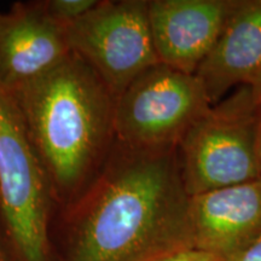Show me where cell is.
Instances as JSON below:
<instances>
[{"mask_svg": "<svg viewBox=\"0 0 261 261\" xmlns=\"http://www.w3.org/2000/svg\"><path fill=\"white\" fill-rule=\"evenodd\" d=\"M177 149L140 150L115 140L73 200L63 261H156L194 248Z\"/></svg>", "mask_w": 261, "mask_h": 261, "instance_id": "obj_1", "label": "cell"}, {"mask_svg": "<svg viewBox=\"0 0 261 261\" xmlns=\"http://www.w3.org/2000/svg\"><path fill=\"white\" fill-rule=\"evenodd\" d=\"M11 93L52 196L63 200L79 196L115 144L112 93L74 52L55 69Z\"/></svg>", "mask_w": 261, "mask_h": 261, "instance_id": "obj_2", "label": "cell"}, {"mask_svg": "<svg viewBox=\"0 0 261 261\" xmlns=\"http://www.w3.org/2000/svg\"><path fill=\"white\" fill-rule=\"evenodd\" d=\"M261 103L237 87L190 127L177 152L185 191L195 196L261 178Z\"/></svg>", "mask_w": 261, "mask_h": 261, "instance_id": "obj_3", "label": "cell"}, {"mask_svg": "<svg viewBox=\"0 0 261 261\" xmlns=\"http://www.w3.org/2000/svg\"><path fill=\"white\" fill-rule=\"evenodd\" d=\"M51 189L15 97L0 84V211L21 261H47Z\"/></svg>", "mask_w": 261, "mask_h": 261, "instance_id": "obj_4", "label": "cell"}, {"mask_svg": "<svg viewBox=\"0 0 261 261\" xmlns=\"http://www.w3.org/2000/svg\"><path fill=\"white\" fill-rule=\"evenodd\" d=\"M211 106L195 74L159 63L140 74L116 98L115 139L133 149H177Z\"/></svg>", "mask_w": 261, "mask_h": 261, "instance_id": "obj_5", "label": "cell"}, {"mask_svg": "<svg viewBox=\"0 0 261 261\" xmlns=\"http://www.w3.org/2000/svg\"><path fill=\"white\" fill-rule=\"evenodd\" d=\"M148 6V0L98 2L65 27L70 51L92 68L115 100L140 74L161 63Z\"/></svg>", "mask_w": 261, "mask_h": 261, "instance_id": "obj_6", "label": "cell"}, {"mask_svg": "<svg viewBox=\"0 0 261 261\" xmlns=\"http://www.w3.org/2000/svg\"><path fill=\"white\" fill-rule=\"evenodd\" d=\"M237 0H150L149 23L161 63L195 74L210 55Z\"/></svg>", "mask_w": 261, "mask_h": 261, "instance_id": "obj_7", "label": "cell"}, {"mask_svg": "<svg viewBox=\"0 0 261 261\" xmlns=\"http://www.w3.org/2000/svg\"><path fill=\"white\" fill-rule=\"evenodd\" d=\"M70 54L65 27L41 4H19L0 15V84L10 92L55 69Z\"/></svg>", "mask_w": 261, "mask_h": 261, "instance_id": "obj_8", "label": "cell"}, {"mask_svg": "<svg viewBox=\"0 0 261 261\" xmlns=\"http://www.w3.org/2000/svg\"><path fill=\"white\" fill-rule=\"evenodd\" d=\"M192 244L223 261L261 232V178L190 196Z\"/></svg>", "mask_w": 261, "mask_h": 261, "instance_id": "obj_9", "label": "cell"}, {"mask_svg": "<svg viewBox=\"0 0 261 261\" xmlns=\"http://www.w3.org/2000/svg\"><path fill=\"white\" fill-rule=\"evenodd\" d=\"M261 73V0H237L205 60L195 75L212 106Z\"/></svg>", "mask_w": 261, "mask_h": 261, "instance_id": "obj_10", "label": "cell"}, {"mask_svg": "<svg viewBox=\"0 0 261 261\" xmlns=\"http://www.w3.org/2000/svg\"><path fill=\"white\" fill-rule=\"evenodd\" d=\"M97 4L98 0H51L42 6L55 21L67 27L84 17Z\"/></svg>", "mask_w": 261, "mask_h": 261, "instance_id": "obj_11", "label": "cell"}, {"mask_svg": "<svg viewBox=\"0 0 261 261\" xmlns=\"http://www.w3.org/2000/svg\"><path fill=\"white\" fill-rule=\"evenodd\" d=\"M156 261H221V259L196 248H187L173 252Z\"/></svg>", "mask_w": 261, "mask_h": 261, "instance_id": "obj_12", "label": "cell"}, {"mask_svg": "<svg viewBox=\"0 0 261 261\" xmlns=\"http://www.w3.org/2000/svg\"><path fill=\"white\" fill-rule=\"evenodd\" d=\"M223 261H261V232Z\"/></svg>", "mask_w": 261, "mask_h": 261, "instance_id": "obj_13", "label": "cell"}, {"mask_svg": "<svg viewBox=\"0 0 261 261\" xmlns=\"http://www.w3.org/2000/svg\"><path fill=\"white\" fill-rule=\"evenodd\" d=\"M250 86H252L254 93H255L257 99H259V102L261 103V73L253 80V83L250 84Z\"/></svg>", "mask_w": 261, "mask_h": 261, "instance_id": "obj_14", "label": "cell"}, {"mask_svg": "<svg viewBox=\"0 0 261 261\" xmlns=\"http://www.w3.org/2000/svg\"><path fill=\"white\" fill-rule=\"evenodd\" d=\"M0 261H10V259L8 257V254H6L5 249L3 248L2 244H0Z\"/></svg>", "mask_w": 261, "mask_h": 261, "instance_id": "obj_15", "label": "cell"}, {"mask_svg": "<svg viewBox=\"0 0 261 261\" xmlns=\"http://www.w3.org/2000/svg\"><path fill=\"white\" fill-rule=\"evenodd\" d=\"M260 168H261V138H260Z\"/></svg>", "mask_w": 261, "mask_h": 261, "instance_id": "obj_16", "label": "cell"}]
</instances>
